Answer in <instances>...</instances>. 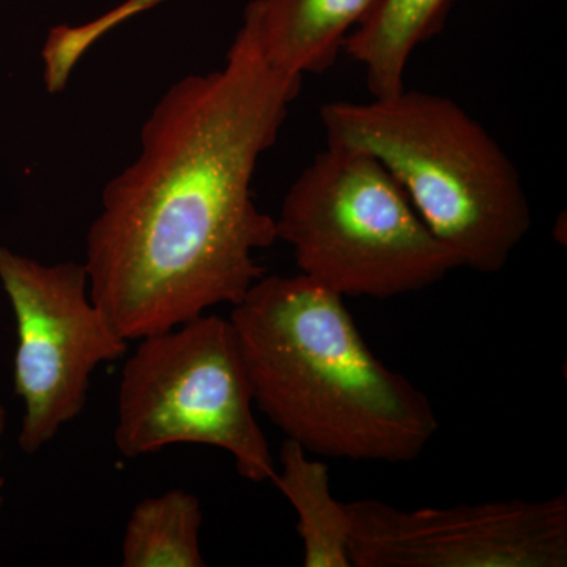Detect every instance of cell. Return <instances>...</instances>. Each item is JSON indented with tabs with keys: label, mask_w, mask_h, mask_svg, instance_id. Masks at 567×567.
I'll return each mask as SVG.
<instances>
[{
	"label": "cell",
	"mask_w": 567,
	"mask_h": 567,
	"mask_svg": "<svg viewBox=\"0 0 567 567\" xmlns=\"http://www.w3.org/2000/svg\"><path fill=\"white\" fill-rule=\"evenodd\" d=\"M303 78L274 69L241 24L219 70L171 85L137 158L104 186L85 246L93 303L126 341L235 306L278 241L252 197Z\"/></svg>",
	"instance_id": "1"
},
{
	"label": "cell",
	"mask_w": 567,
	"mask_h": 567,
	"mask_svg": "<svg viewBox=\"0 0 567 567\" xmlns=\"http://www.w3.org/2000/svg\"><path fill=\"white\" fill-rule=\"evenodd\" d=\"M233 308L254 404L309 454L409 464L439 432L427 395L372 353L341 295L264 275Z\"/></svg>",
	"instance_id": "2"
},
{
	"label": "cell",
	"mask_w": 567,
	"mask_h": 567,
	"mask_svg": "<svg viewBox=\"0 0 567 567\" xmlns=\"http://www.w3.org/2000/svg\"><path fill=\"white\" fill-rule=\"evenodd\" d=\"M327 144L363 151L404 189L432 234L480 274H498L532 229L520 174L447 96L404 91L320 110Z\"/></svg>",
	"instance_id": "3"
},
{
	"label": "cell",
	"mask_w": 567,
	"mask_h": 567,
	"mask_svg": "<svg viewBox=\"0 0 567 567\" xmlns=\"http://www.w3.org/2000/svg\"><path fill=\"white\" fill-rule=\"evenodd\" d=\"M275 221L300 275L344 300L420 292L462 268L385 167L357 148L317 153Z\"/></svg>",
	"instance_id": "4"
},
{
	"label": "cell",
	"mask_w": 567,
	"mask_h": 567,
	"mask_svg": "<svg viewBox=\"0 0 567 567\" xmlns=\"http://www.w3.org/2000/svg\"><path fill=\"white\" fill-rule=\"evenodd\" d=\"M122 369L114 442L126 458L173 445L218 447L238 475L274 483L270 443L230 320L204 315L145 336Z\"/></svg>",
	"instance_id": "5"
},
{
	"label": "cell",
	"mask_w": 567,
	"mask_h": 567,
	"mask_svg": "<svg viewBox=\"0 0 567 567\" xmlns=\"http://www.w3.org/2000/svg\"><path fill=\"white\" fill-rule=\"evenodd\" d=\"M0 284L18 328L13 383L24 404L18 443L35 454L81 415L93 372L122 360L128 341L93 303L84 262L41 264L0 246Z\"/></svg>",
	"instance_id": "6"
},
{
	"label": "cell",
	"mask_w": 567,
	"mask_h": 567,
	"mask_svg": "<svg viewBox=\"0 0 567 567\" xmlns=\"http://www.w3.org/2000/svg\"><path fill=\"white\" fill-rule=\"evenodd\" d=\"M354 567H565L567 495L401 509L346 503Z\"/></svg>",
	"instance_id": "7"
},
{
	"label": "cell",
	"mask_w": 567,
	"mask_h": 567,
	"mask_svg": "<svg viewBox=\"0 0 567 567\" xmlns=\"http://www.w3.org/2000/svg\"><path fill=\"white\" fill-rule=\"evenodd\" d=\"M379 0H252L244 25L274 69L292 76L323 73Z\"/></svg>",
	"instance_id": "8"
},
{
	"label": "cell",
	"mask_w": 567,
	"mask_h": 567,
	"mask_svg": "<svg viewBox=\"0 0 567 567\" xmlns=\"http://www.w3.org/2000/svg\"><path fill=\"white\" fill-rule=\"evenodd\" d=\"M453 0H379L347 37L344 51L361 63L374 99L405 89V70L417 47L440 31Z\"/></svg>",
	"instance_id": "9"
},
{
	"label": "cell",
	"mask_w": 567,
	"mask_h": 567,
	"mask_svg": "<svg viewBox=\"0 0 567 567\" xmlns=\"http://www.w3.org/2000/svg\"><path fill=\"white\" fill-rule=\"evenodd\" d=\"M274 484L298 516L305 567H352L350 520L346 503L331 494L330 468L312 461L293 440H284Z\"/></svg>",
	"instance_id": "10"
},
{
	"label": "cell",
	"mask_w": 567,
	"mask_h": 567,
	"mask_svg": "<svg viewBox=\"0 0 567 567\" xmlns=\"http://www.w3.org/2000/svg\"><path fill=\"white\" fill-rule=\"evenodd\" d=\"M199 498L182 488L134 506L122 544L123 567H204Z\"/></svg>",
	"instance_id": "11"
},
{
	"label": "cell",
	"mask_w": 567,
	"mask_h": 567,
	"mask_svg": "<svg viewBox=\"0 0 567 567\" xmlns=\"http://www.w3.org/2000/svg\"><path fill=\"white\" fill-rule=\"evenodd\" d=\"M7 429V409L3 405H0V443H2L3 434H6ZM3 480H0V509H2L3 503Z\"/></svg>",
	"instance_id": "12"
}]
</instances>
